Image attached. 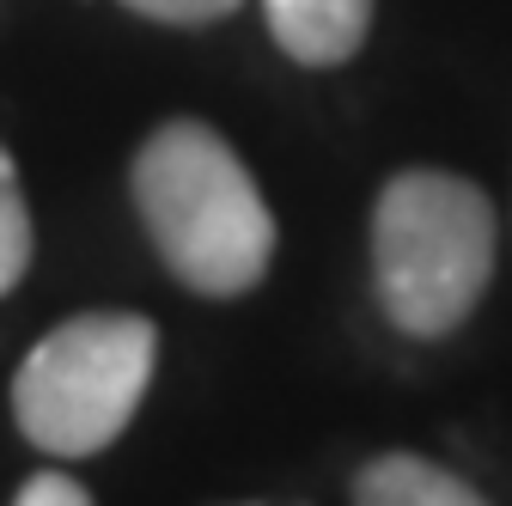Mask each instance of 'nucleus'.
I'll return each instance as SVG.
<instances>
[{
  "mask_svg": "<svg viewBox=\"0 0 512 506\" xmlns=\"http://www.w3.org/2000/svg\"><path fill=\"white\" fill-rule=\"evenodd\" d=\"M141 226L159 250V263L202 299H238L275 263V214L256 177L232 153L226 135L208 122L177 116L141 141L135 171Z\"/></svg>",
  "mask_w": 512,
  "mask_h": 506,
  "instance_id": "f257e3e1",
  "label": "nucleus"
},
{
  "mask_svg": "<svg viewBox=\"0 0 512 506\" xmlns=\"http://www.w3.org/2000/svg\"><path fill=\"white\" fill-rule=\"evenodd\" d=\"M360 506H482V488L415 452H384L354 476Z\"/></svg>",
  "mask_w": 512,
  "mask_h": 506,
  "instance_id": "39448f33",
  "label": "nucleus"
},
{
  "mask_svg": "<svg viewBox=\"0 0 512 506\" xmlns=\"http://www.w3.org/2000/svg\"><path fill=\"white\" fill-rule=\"evenodd\" d=\"M494 281V208L458 171H397L372 202V287L403 336H452Z\"/></svg>",
  "mask_w": 512,
  "mask_h": 506,
  "instance_id": "f03ea898",
  "label": "nucleus"
},
{
  "mask_svg": "<svg viewBox=\"0 0 512 506\" xmlns=\"http://www.w3.org/2000/svg\"><path fill=\"white\" fill-rule=\"evenodd\" d=\"M122 7L141 19H159V25H214V19L238 13L244 0H122Z\"/></svg>",
  "mask_w": 512,
  "mask_h": 506,
  "instance_id": "0eeeda50",
  "label": "nucleus"
},
{
  "mask_svg": "<svg viewBox=\"0 0 512 506\" xmlns=\"http://www.w3.org/2000/svg\"><path fill=\"white\" fill-rule=\"evenodd\" d=\"M263 19L299 68H342L372 31V0H263Z\"/></svg>",
  "mask_w": 512,
  "mask_h": 506,
  "instance_id": "20e7f679",
  "label": "nucleus"
},
{
  "mask_svg": "<svg viewBox=\"0 0 512 506\" xmlns=\"http://www.w3.org/2000/svg\"><path fill=\"white\" fill-rule=\"evenodd\" d=\"M31 250H37V238H31L25 183H19V165H13V153L0 147V299H7V293L25 281V269H31Z\"/></svg>",
  "mask_w": 512,
  "mask_h": 506,
  "instance_id": "423d86ee",
  "label": "nucleus"
},
{
  "mask_svg": "<svg viewBox=\"0 0 512 506\" xmlns=\"http://www.w3.org/2000/svg\"><path fill=\"white\" fill-rule=\"evenodd\" d=\"M19 506H92V488L61 476V470H43V476H31L19 488Z\"/></svg>",
  "mask_w": 512,
  "mask_h": 506,
  "instance_id": "6e6552de",
  "label": "nucleus"
},
{
  "mask_svg": "<svg viewBox=\"0 0 512 506\" xmlns=\"http://www.w3.org/2000/svg\"><path fill=\"white\" fill-rule=\"evenodd\" d=\"M159 366V330L141 311H80L55 324L13 378V421L49 458H92L128 433Z\"/></svg>",
  "mask_w": 512,
  "mask_h": 506,
  "instance_id": "7ed1b4c3",
  "label": "nucleus"
}]
</instances>
